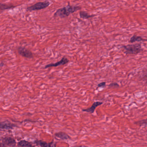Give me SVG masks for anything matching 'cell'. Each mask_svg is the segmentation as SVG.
Returning a JSON list of instances; mask_svg holds the SVG:
<instances>
[{
  "label": "cell",
  "instance_id": "6",
  "mask_svg": "<svg viewBox=\"0 0 147 147\" xmlns=\"http://www.w3.org/2000/svg\"><path fill=\"white\" fill-rule=\"evenodd\" d=\"M103 104V102L102 101H97L94 102V103L92 104V105L91 107L89 108H86V109H82V111L83 112H85L88 113L92 114L94 113L95 110L96 108L99 107V106Z\"/></svg>",
  "mask_w": 147,
  "mask_h": 147
},
{
  "label": "cell",
  "instance_id": "3",
  "mask_svg": "<svg viewBox=\"0 0 147 147\" xmlns=\"http://www.w3.org/2000/svg\"><path fill=\"white\" fill-rule=\"evenodd\" d=\"M50 2L48 1H42V2H37L34 5L30 6L26 8L27 11H37L42 10L47 8L49 6Z\"/></svg>",
  "mask_w": 147,
  "mask_h": 147
},
{
  "label": "cell",
  "instance_id": "8",
  "mask_svg": "<svg viewBox=\"0 0 147 147\" xmlns=\"http://www.w3.org/2000/svg\"><path fill=\"white\" fill-rule=\"evenodd\" d=\"M16 126L14 124H12L8 121H4L0 123V129L1 130H12Z\"/></svg>",
  "mask_w": 147,
  "mask_h": 147
},
{
  "label": "cell",
  "instance_id": "4",
  "mask_svg": "<svg viewBox=\"0 0 147 147\" xmlns=\"http://www.w3.org/2000/svg\"><path fill=\"white\" fill-rule=\"evenodd\" d=\"M19 55L26 58L31 59L33 58L32 53L28 49L24 47H19L17 49Z\"/></svg>",
  "mask_w": 147,
  "mask_h": 147
},
{
  "label": "cell",
  "instance_id": "10",
  "mask_svg": "<svg viewBox=\"0 0 147 147\" xmlns=\"http://www.w3.org/2000/svg\"><path fill=\"white\" fill-rule=\"evenodd\" d=\"M35 143L38 146L41 147H55L56 144L54 142V141L50 143H47L42 140H37L35 141Z\"/></svg>",
  "mask_w": 147,
  "mask_h": 147
},
{
  "label": "cell",
  "instance_id": "14",
  "mask_svg": "<svg viewBox=\"0 0 147 147\" xmlns=\"http://www.w3.org/2000/svg\"><path fill=\"white\" fill-rule=\"evenodd\" d=\"M17 146L19 147H33L32 144L28 141L25 140H22L19 142L17 144Z\"/></svg>",
  "mask_w": 147,
  "mask_h": 147
},
{
  "label": "cell",
  "instance_id": "13",
  "mask_svg": "<svg viewBox=\"0 0 147 147\" xmlns=\"http://www.w3.org/2000/svg\"><path fill=\"white\" fill-rule=\"evenodd\" d=\"M95 16V15H90L86 11H81L79 12V16L80 18L83 19H89Z\"/></svg>",
  "mask_w": 147,
  "mask_h": 147
},
{
  "label": "cell",
  "instance_id": "16",
  "mask_svg": "<svg viewBox=\"0 0 147 147\" xmlns=\"http://www.w3.org/2000/svg\"><path fill=\"white\" fill-rule=\"evenodd\" d=\"M119 85L118 83L116 82L111 83V84L108 85V88L110 89H117L119 88Z\"/></svg>",
  "mask_w": 147,
  "mask_h": 147
},
{
  "label": "cell",
  "instance_id": "1",
  "mask_svg": "<svg viewBox=\"0 0 147 147\" xmlns=\"http://www.w3.org/2000/svg\"><path fill=\"white\" fill-rule=\"evenodd\" d=\"M81 9L82 7H81L71 5L70 4H68L66 6L58 9L54 13V17L64 18L69 17L70 14L76 12L77 11H79Z\"/></svg>",
  "mask_w": 147,
  "mask_h": 147
},
{
  "label": "cell",
  "instance_id": "5",
  "mask_svg": "<svg viewBox=\"0 0 147 147\" xmlns=\"http://www.w3.org/2000/svg\"><path fill=\"white\" fill-rule=\"evenodd\" d=\"M69 62V60L65 56H64L60 61L56 62L55 63H52V64H48L45 66L44 68H50L52 67H57V66H60L64 65L66 64Z\"/></svg>",
  "mask_w": 147,
  "mask_h": 147
},
{
  "label": "cell",
  "instance_id": "17",
  "mask_svg": "<svg viewBox=\"0 0 147 147\" xmlns=\"http://www.w3.org/2000/svg\"><path fill=\"white\" fill-rule=\"evenodd\" d=\"M106 83L105 82H101L97 84V89L100 88H105L106 87Z\"/></svg>",
  "mask_w": 147,
  "mask_h": 147
},
{
  "label": "cell",
  "instance_id": "11",
  "mask_svg": "<svg viewBox=\"0 0 147 147\" xmlns=\"http://www.w3.org/2000/svg\"><path fill=\"white\" fill-rule=\"evenodd\" d=\"M146 41V39H144L142 37L134 35L130 39L129 41V42L130 43H133L136 42H141Z\"/></svg>",
  "mask_w": 147,
  "mask_h": 147
},
{
  "label": "cell",
  "instance_id": "2",
  "mask_svg": "<svg viewBox=\"0 0 147 147\" xmlns=\"http://www.w3.org/2000/svg\"><path fill=\"white\" fill-rule=\"evenodd\" d=\"M122 48L124 49V53L126 55H137L142 51L141 43H136L123 45Z\"/></svg>",
  "mask_w": 147,
  "mask_h": 147
},
{
  "label": "cell",
  "instance_id": "18",
  "mask_svg": "<svg viewBox=\"0 0 147 147\" xmlns=\"http://www.w3.org/2000/svg\"><path fill=\"white\" fill-rule=\"evenodd\" d=\"M3 65H4V64H0V66H3Z\"/></svg>",
  "mask_w": 147,
  "mask_h": 147
},
{
  "label": "cell",
  "instance_id": "15",
  "mask_svg": "<svg viewBox=\"0 0 147 147\" xmlns=\"http://www.w3.org/2000/svg\"><path fill=\"white\" fill-rule=\"evenodd\" d=\"M147 119H144L142 120H139L137 122H135V124L138 125L139 126H144L146 127L147 126Z\"/></svg>",
  "mask_w": 147,
  "mask_h": 147
},
{
  "label": "cell",
  "instance_id": "7",
  "mask_svg": "<svg viewBox=\"0 0 147 147\" xmlns=\"http://www.w3.org/2000/svg\"><path fill=\"white\" fill-rule=\"evenodd\" d=\"M2 143L4 146L14 147L16 145V140L11 137H6L3 138L2 139Z\"/></svg>",
  "mask_w": 147,
  "mask_h": 147
},
{
  "label": "cell",
  "instance_id": "12",
  "mask_svg": "<svg viewBox=\"0 0 147 147\" xmlns=\"http://www.w3.org/2000/svg\"><path fill=\"white\" fill-rule=\"evenodd\" d=\"M17 6L13 5H11V4L0 3V11H5V10L12 9L15 8Z\"/></svg>",
  "mask_w": 147,
  "mask_h": 147
},
{
  "label": "cell",
  "instance_id": "9",
  "mask_svg": "<svg viewBox=\"0 0 147 147\" xmlns=\"http://www.w3.org/2000/svg\"><path fill=\"white\" fill-rule=\"evenodd\" d=\"M54 135L56 137L61 140H68L71 139L70 136L68 134L63 132H56Z\"/></svg>",
  "mask_w": 147,
  "mask_h": 147
}]
</instances>
